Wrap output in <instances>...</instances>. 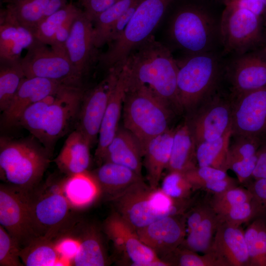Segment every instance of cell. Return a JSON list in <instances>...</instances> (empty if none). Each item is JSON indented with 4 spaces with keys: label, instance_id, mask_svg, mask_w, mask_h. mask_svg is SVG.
Returning a JSON list of instances; mask_svg holds the SVG:
<instances>
[{
    "label": "cell",
    "instance_id": "44dd1931",
    "mask_svg": "<svg viewBox=\"0 0 266 266\" xmlns=\"http://www.w3.org/2000/svg\"><path fill=\"white\" fill-rule=\"evenodd\" d=\"M36 40L33 33L24 26L6 6L0 14V60L19 61L24 49Z\"/></svg>",
    "mask_w": 266,
    "mask_h": 266
},
{
    "label": "cell",
    "instance_id": "7dc6e473",
    "mask_svg": "<svg viewBox=\"0 0 266 266\" xmlns=\"http://www.w3.org/2000/svg\"><path fill=\"white\" fill-rule=\"evenodd\" d=\"M257 158V153L250 158L232 162L230 164L229 169H231L236 174L239 182H244L252 176Z\"/></svg>",
    "mask_w": 266,
    "mask_h": 266
},
{
    "label": "cell",
    "instance_id": "e575fe53",
    "mask_svg": "<svg viewBox=\"0 0 266 266\" xmlns=\"http://www.w3.org/2000/svg\"><path fill=\"white\" fill-rule=\"evenodd\" d=\"M20 61L0 60V109L2 112L9 106L25 77Z\"/></svg>",
    "mask_w": 266,
    "mask_h": 266
},
{
    "label": "cell",
    "instance_id": "d4e9b609",
    "mask_svg": "<svg viewBox=\"0 0 266 266\" xmlns=\"http://www.w3.org/2000/svg\"><path fill=\"white\" fill-rule=\"evenodd\" d=\"M174 130L168 129L154 137L147 143L144 152V165L148 185L158 188L162 173L168 165Z\"/></svg>",
    "mask_w": 266,
    "mask_h": 266
},
{
    "label": "cell",
    "instance_id": "836d02e7",
    "mask_svg": "<svg viewBox=\"0 0 266 266\" xmlns=\"http://www.w3.org/2000/svg\"><path fill=\"white\" fill-rule=\"evenodd\" d=\"M140 0H119L98 15L93 21V36L99 49L108 43L111 31L121 16L133 3Z\"/></svg>",
    "mask_w": 266,
    "mask_h": 266
},
{
    "label": "cell",
    "instance_id": "cb8c5ba5",
    "mask_svg": "<svg viewBox=\"0 0 266 266\" xmlns=\"http://www.w3.org/2000/svg\"><path fill=\"white\" fill-rule=\"evenodd\" d=\"M143 153L134 136L125 128H119L106 148L102 161L127 166L141 176Z\"/></svg>",
    "mask_w": 266,
    "mask_h": 266
},
{
    "label": "cell",
    "instance_id": "60d3db41",
    "mask_svg": "<svg viewBox=\"0 0 266 266\" xmlns=\"http://www.w3.org/2000/svg\"><path fill=\"white\" fill-rule=\"evenodd\" d=\"M253 196L248 189L234 187L214 194L209 204L217 214L224 213L231 207L252 200Z\"/></svg>",
    "mask_w": 266,
    "mask_h": 266
},
{
    "label": "cell",
    "instance_id": "6da1fadb",
    "mask_svg": "<svg viewBox=\"0 0 266 266\" xmlns=\"http://www.w3.org/2000/svg\"><path fill=\"white\" fill-rule=\"evenodd\" d=\"M121 66L127 87L146 86L170 108H182L177 94V61L153 34L134 48Z\"/></svg>",
    "mask_w": 266,
    "mask_h": 266
},
{
    "label": "cell",
    "instance_id": "7c38bea8",
    "mask_svg": "<svg viewBox=\"0 0 266 266\" xmlns=\"http://www.w3.org/2000/svg\"><path fill=\"white\" fill-rule=\"evenodd\" d=\"M120 69L121 66H118L109 69L101 82L84 93L77 129L86 137L91 145L98 138L102 120Z\"/></svg>",
    "mask_w": 266,
    "mask_h": 266
},
{
    "label": "cell",
    "instance_id": "4dcf8cb0",
    "mask_svg": "<svg viewBox=\"0 0 266 266\" xmlns=\"http://www.w3.org/2000/svg\"><path fill=\"white\" fill-rule=\"evenodd\" d=\"M63 189L70 204L78 207L89 205L100 193L95 178L87 171L69 175L63 182Z\"/></svg>",
    "mask_w": 266,
    "mask_h": 266
},
{
    "label": "cell",
    "instance_id": "816d5d0a",
    "mask_svg": "<svg viewBox=\"0 0 266 266\" xmlns=\"http://www.w3.org/2000/svg\"><path fill=\"white\" fill-rule=\"evenodd\" d=\"M142 0H138L133 3L118 19L111 31L108 44L117 39L122 34L138 5Z\"/></svg>",
    "mask_w": 266,
    "mask_h": 266
},
{
    "label": "cell",
    "instance_id": "3957f363",
    "mask_svg": "<svg viewBox=\"0 0 266 266\" xmlns=\"http://www.w3.org/2000/svg\"><path fill=\"white\" fill-rule=\"evenodd\" d=\"M48 163L45 149L35 143L0 138V177L9 185L28 191L40 180Z\"/></svg>",
    "mask_w": 266,
    "mask_h": 266
},
{
    "label": "cell",
    "instance_id": "f35d334b",
    "mask_svg": "<svg viewBox=\"0 0 266 266\" xmlns=\"http://www.w3.org/2000/svg\"><path fill=\"white\" fill-rule=\"evenodd\" d=\"M81 9L72 3L43 19L37 25L33 34L35 39L50 46L59 28L70 18L78 14Z\"/></svg>",
    "mask_w": 266,
    "mask_h": 266
},
{
    "label": "cell",
    "instance_id": "db71d44e",
    "mask_svg": "<svg viewBox=\"0 0 266 266\" xmlns=\"http://www.w3.org/2000/svg\"><path fill=\"white\" fill-rule=\"evenodd\" d=\"M77 15L69 19L59 28L50 46L51 47L66 52L65 44L69 35L74 19Z\"/></svg>",
    "mask_w": 266,
    "mask_h": 266
},
{
    "label": "cell",
    "instance_id": "52a82bcc",
    "mask_svg": "<svg viewBox=\"0 0 266 266\" xmlns=\"http://www.w3.org/2000/svg\"><path fill=\"white\" fill-rule=\"evenodd\" d=\"M177 94L182 108L198 103L212 89L218 78L220 61L213 51L189 55L180 61Z\"/></svg>",
    "mask_w": 266,
    "mask_h": 266
},
{
    "label": "cell",
    "instance_id": "9f6ffc18",
    "mask_svg": "<svg viewBox=\"0 0 266 266\" xmlns=\"http://www.w3.org/2000/svg\"><path fill=\"white\" fill-rule=\"evenodd\" d=\"M67 3V0H50L44 11L43 19L61 9Z\"/></svg>",
    "mask_w": 266,
    "mask_h": 266
},
{
    "label": "cell",
    "instance_id": "7bdbcfd3",
    "mask_svg": "<svg viewBox=\"0 0 266 266\" xmlns=\"http://www.w3.org/2000/svg\"><path fill=\"white\" fill-rule=\"evenodd\" d=\"M21 247L7 232L0 226V266H22Z\"/></svg>",
    "mask_w": 266,
    "mask_h": 266
},
{
    "label": "cell",
    "instance_id": "b9f144b4",
    "mask_svg": "<svg viewBox=\"0 0 266 266\" xmlns=\"http://www.w3.org/2000/svg\"><path fill=\"white\" fill-rule=\"evenodd\" d=\"M161 189L171 198L186 200L193 189L184 173L178 171H169L164 178Z\"/></svg>",
    "mask_w": 266,
    "mask_h": 266
},
{
    "label": "cell",
    "instance_id": "8992f818",
    "mask_svg": "<svg viewBox=\"0 0 266 266\" xmlns=\"http://www.w3.org/2000/svg\"><path fill=\"white\" fill-rule=\"evenodd\" d=\"M168 33L175 46L188 55L212 52L220 40V21L202 8L187 5L173 15Z\"/></svg>",
    "mask_w": 266,
    "mask_h": 266
},
{
    "label": "cell",
    "instance_id": "7402d4cb",
    "mask_svg": "<svg viewBox=\"0 0 266 266\" xmlns=\"http://www.w3.org/2000/svg\"><path fill=\"white\" fill-rule=\"evenodd\" d=\"M211 251L228 266H250L244 231L241 226L222 222L215 234Z\"/></svg>",
    "mask_w": 266,
    "mask_h": 266
},
{
    "label": "cell",
    "instance_id": "d6a6232c",
    "mask_svg": "<svg viewBox=\"0 0 266 266\" xmlns=\"http://www.w3.org/2000/svg\"><path fill=\"white\" fill-rule=\"evenodd\" d=\"M221 223L219 216L212 208L199 225L188 233L180 246L196 252H211L215 234Z\"/></svg>",
    "mask_w": 266,
    "mask_h": 266
},
{
    "label": "cell",
    "instance_id": "e0dca14e",
    "mask_svg": "<svg viewBox=\"0 0 266 266\" xmlns=\"http://www.w3.org/2000/svg\"><path fill=\"white\" fill-rule=\"evenodd\" d=\"M228 70L238 96L266 86V45L235 55Z\"/></svg>",
    "mask_w": 266,
    "mask_h": 266
},
{
    "label": "cell",
    "instance_id": "ffe728a7",
    "mask_svg": "<svg viewBox=\"0 0 266 266\" xmlns=\"http://www.w3.org/2000/svg\"><path fill=\"white\" fill-rule=\"evenodd\" d=\"M197 115L190 127L196 145L215 140L232 129V110L228 103L215 100Z\"/></svg>",
    "mask_w": 266,
    "mask_h": 266
},
{
    "label": "cell",
    "instance_id": "2e32d148",
    "mask_svg": "<svg viewBox=\"0 0 266 266\" xmlns=\"http://www.w3.org/2000/svg\"><path fill=\"white\" fill-rule=\"evenodd\" d=\"M152 189L141 180L111 199L116 211L135 230L165 217L152 206L150 200Z\"/></svg>",
    "mask_w": 266,
    "mask_h": 266
},
{
    "label": "cell",
    "instance_id": "277c9868",
    "mask_svg": "<svg viewBox=\"0 0 266 266\" xmlns=\"http://www.w3.org/2000/svg\"><path fill=\"white\" fill-rule=\"evenodd\" d=\"M220 41L225 53L235 55L265 45L266 21L235 0H227L220 19Z\"/></svg>",
    "mask_w": 266,
    "mask_h": 266
},
{
    "label": "cell",
    "instance_id": "4316f807",
    "mask_svg": "<svg viewBox=\"0 0 266 266\" xmlns=\"http://www.w3.org/2000/svg\"><path fill=\"white\" fill-rule=\"evenodd\" d=\"M100 188L111 200L133 184L143 180L131 168L112 162H104L93 174Z\"/></svg>",
    "mask_w": 266,
    "mask_h": 266
},
{
    "label": "cell",
    "instance_id": "484cf974",
    "mask_svg": "<svg viewBox=\"0 0 266 266\" xmlns=\"http://www.w3.org/2000/svg\"><path fill=\"white\" fill-rule=\"evenodd\" d=\"M91 144L78 129L67 137L55 161L59 168L69 175L87 171L90 163Z\"/></svg>",
    "mask_w": 266,
    "mask_h": 266
},
{
    "label": "cell",
    "instance_id": "5bb4252c",
    "mask_svg": "<svg viewBox=\"0 0 266 266\" xmlns=\"http://www.w3.org/2000/svg\"><path fill=\"white\" fill-rule=\"evenodd\" d=\"M65 51L83 80L99 62L100 53L94 43L93 22L84 10H80L74 19Z\"/></svg>",
    "mask_w": 266,
    "mask_h": 266
},
{
    "label": "cell",
    "instance_id": "ac0fdd59",
    "mask_svg": "<svg viewBox=\"0 0 266 266\" xmlns=\"http://www.w3.org/2000/svg\"><path fill=\"white\" fill-rule=\"evenodd\" d=\"M185 216L171 215L136 230L140 240L161 259L180 246L185 238Z\"/></svg>",
    "mask_w": 266,
    "mask_h": 266
},
{
    "label": "cell",
    "instance_id": "7a4b0ae2",
    "mask_svg": "<svg viewBox=\"0 0 266 266\" xmlns=\"http://www.w3.org/2000/svg\"><path fill=\"white\" fill-rule=\"evenodd\" d=\"M170 109L148 87H127L123 106L124 128L137 139L143 155L149 141L169 129Z\"/></svg>",
    "mask_w": 266,
    "mask_h": 266
},
{
    "label": "cell",
    "instance_id": "f6af8a7d",
    "mask_svg": "<svg viewBox=\"0 0 266 266\" xmlns=\"http://www.w3.org/2000/svg\"><path fill=\"white\" fill-rule=\"evenodd\" d=\"M230 146L228 167L232 162L250 158L257 153L260 146L257 137L239 136Z\"/></svg>",
    "mask_w": 266,
    "mask_h": 266
},
{
    "label": "cell",
    "instance_id": "f907efd6",
    "mask_svg": "<svg viewBox=\"0 0 266 266\" xmlns=\"http://www.w3.org/2000/svg\"><path fill=\"white\" fill-rule=\"evenodd\" d=\"M209 204L199 205L190 210L185 216L188 233L197 227L211 210Z\"/></svg>",
    "mask_w": 266,
    "mask_h": 266
},
{
    "label": "cell",
    "instance_id": "9a60e30c",
    "mask_svg": "<svg viewBox=\"0 0 266 266\" xmlns=\"http://www.w3.org/2000/svg\"><path fill=\"white\" fill-rule=\"evenodd\" d=\"M232 129L243 136L258 137L266 131V86L238 95Z\"/></svg>",
    "mask_w": 266,
    "mask_h": 266
},
{
    "label": "cell",
    "instance_id": "d6986e66",
    "mask_svg": "<svg viewBox=\"0 0 266 266\" xmlns=\"http://www.w3.org/2000/svg\"><path fill=\"white\" fill-rule=\"evenodd\" d=\"M64 85H66L46 78L25 77L9 106L2 112L4 125L7 127L18 125L29 106L56 93Z\"/></svg>",
    "mask_w": 266,
    "mask_h": 266
},
{
    "label": "cell",
    "instance_id": "8fae6325",
    "mask_svg": "<svg viewBox=\"0 0 266 266\" xmlns=\"http://www.w3.org/2000/svg\"><path fill=\"white\" fill-rule=\"evenodd\" d=\"M85 92L83 87L64 85L56 93L44 116L41 142L46 147L62 134L78 113Z\"/></svg>",
    "mask_w": 266,
    "mask_h": 266
},
{
    "label": "cell",
    "instance_id": "6f0895ef",
    "mask_svg": "<svg viewBox=\"0 0 266 266\" xmlns=\"http://www.w3.org/2000/svg\"><path fill=\"white\" fill-rule=\"evenodd\" d=\"M264 7V15L266 21V0H262Z\"/></svg>",
    "mask_w": 266,
    "mask_h": 266
},
{
    "label": "cell",
    "instance_id": "4fadbf2b",
    "mask_svg": "<svg viewBox=\"0 0 266 266\" xmlns=\"http://www.w3.org/2000/svg\"><path fill=\"white\" fill-rule=\"evenodd\" d=\"M104 232L116 251L131 262L132 266H148L162 260L139 238L136 230L116 211L105 220Z\"/></svg>",
    "mask_w": 266,
    "mask_h": 266
},
{
    "label": "cell",
    "instance_id": "ab89813d",
    "mask_svg": "<svg viewBox=\"0 0 266 266\" xmlns=\"http://www.w3.org/2000/svg\"><path fill=\"white\" fill-rule=\"evenodd\" d=\"M56 93L29 106L23 113L18 123L40 141L42 138L45 113L49 104L54 100Z\"/></svg>",
    "mask_w": 266,
    "mask_h": 266
},
{
    "label": "cell",
    "instance_id": "d590c367",
    "mask_svg": "<svg viewBox=\"0 0 266 266\" xmlns=\"http://www.w3.org/2000/svg\"><path fill=\"white\" fill-rule=\"evenodd\" d=\"M17 19L33 33L43 18L50 0H5Z\"/></svg>",
    "mask_w": 266,
    "mask_h": 266
},
{
    "label": "cell",
    "instance_id": "f1b7e54d",
    "mask_svg": "<svg viewBox=\"0 0 266 266\" xmlns=\"http://www.w3.org/2000/svg\"><path fill=\"white\" fill-rule=\"evenodd\" d=\"M79 249L71 264L76 266H104L108 260L100 233L96 227L87 226L77 238Z\"/></svg>",
    "mask_w": 266,
    "mask_h": 266
},
{
    "label": "cell",
    "instance_id": "680465c9",
    "mask_svg": "<svg viewBox=\"0 0 266 266\" xmlns=\"http://www.w3.org/2000/svg\"><path fill=\"white\" fill-rule=\"evenodd\" d=\"M79 0L81 2L82 5H83L86 0Z\"/></svg>",
    "mask_w": 266,
    "mask_h": 266
},
{
    "label": "cell",
    "instance_id": "681fc988",
    "mask_svg": "<svg viewBox=\"0 0 266 266\" xmlns=\"http://www.w3.org/2000/svg\"><path fill=\"white\" fill-rule=\"evenodd\" d=\"M56 246L62 259L66 262L71 261L78 252L79 242L77 239L65 237L59 240Z\"/></svg>",
    "mask_w": 266,
    "mask_h": 266
},
{
    "label": "cell",
    "instance_id": "f546056e",
    "mask_svg": "<svg viewBox=\"0 0 266 266\" xmlns=\"http://www.w3.org/2000/svg\"><path fill=\"white\" fill-rule=\"evenodd\" d=\"M19 257L26 266H64L66 264L58 252L52 238L45 236L35 237L21 248Z\"/></svg>",
    "mask_w": 266,
    "mask_h": 266
},
{
    "label": "cell",
    "instance_id": "f5cc1de1",
    "mask_svg": "<svg viewBox=\"0 0 266 266\" xmlns=\"http://www.w3.org/2000/svg\"><path fill=\"white\" fill-rule=\"evenodd\" d=\"M119 0H86L83 5L84 11L93 21L100 13L104 11Z\"/></svg>",
    "mask_w": 266,
    "mask_h": 266
},
{
    "label": "cell",
    "instance_id": "74e56055",
    "mask_svg": "<svg viewBox=\"0 0 266 266\" xmlns=\"http://www.w3.org/2000/svg\"><path fill=\"white\" fill-rule=\"evenodd\" d=\"M161 259L169 266H228L226 262L212 251L201 256L181 246Z\"/></svg>",
    "mask_w": 266,
    "mask_h": 266
},
{
    "label": "cell",
    "instance_id": "83f0119b",
    "mask_svg": "<svg viewBox=\"0 0 266 266\" xmlns=\"http://www.w3.org/2000/svg\"><path fill=\"white\" fill-rule=\"evenodd\" d=\"M196 145L190 127L187 124L174 130L171 155L166 169L182 173L197 166Z\"/></svg>",
    "mask_w": 266,
    "mask_h": 266
},
{
    "label": "cell",
    "instance_id": "c3c4849f",
    "mask_svg": "<svg viewBox=\"0 0 266 266\" xmlns=\"http://www.w3.org/2000/svg\"><path fill=\"white\" fill-rule=\"evenodd\" d=\"M259 213L266 211V178L255 179L248 187Z\"/></svg>",
    "mask_w": 266,
    "mask_h": 266
},
{
    "label": "cell",
    "instance_id": "ba28073f",
    "mask_svg": "<svg viewBox=\"0 0 266 266\" xmlns=\"http://www.w3.org/2000/svg\"><path fill=\"white\" fill-rule=\"evenodd\" d=\"M20 62L25 77H40L63 84L83 87V80L65 51L36 39Z\"/></svg>",
    "mask_w": 266,
    "mask_h": 266
},
{
    "label": "cell",
    "instance_id": "bcb514c9",
    "mask_svg": "<svg viewBox=\"0 0 266 266\" xmlns=\"http://www.w3.org/2000/svg\"><path fill=\"white\" fill-rule=\"evenodd\" d=\"M184 174L193 189H200L206 183L224 179L229 176L225 171L207 166L196 167Z\"/></svg>",
    "mask_w": 266,
    "mask_h": 266
},
{
    "label": "cell",
    "instance_id": "5b68a950",
    "mask_svg": "<svg viewBox=\"0 0 266 266\" xmlns=\"http://www.w3.org/2000/svg\"><path fill=\"white\" fill-rule=\"evenodd\" d=\"M174 0H142L122 34L100 53L99 64L108 69L121 66L131 51L152 33Z\"/></svg>",
    "mask_w": 266,
    "mask_h": 266
},
{
    "label": "cell",
    "instance_id": "11a10c76",
    "mask_svg": "<svg viewBox=\"0 0 266 266\" xmlns=\"http://www.w3.org/2000/svg\"><path fill=\"white\" fill-rule=\"evenodd\" d=\"M257 161L252 174L256 179L266 178V146L257 152Z\"/></svg>",
    "mask_w": 266,
    "mask_h": 266
},
{
    "label": "cell",
    "instance_id": "603a6c76",
    "mask_svg": "<svg viewBox=\"0 0 266 266\" xmlns=\"http://www.w3.org/2000/svg\"><path fill=\"white\" fill-rule=\"evenodd\" d=\"M127 90L125 71L121 67L116 84L111 92L100 127L98 143L95 156L101 162L107 147L119 128V122L123 110V102Z\"/></svg>",
    "mask_w": 266,
    "mask_h": 266
},
{
    "label": "cell",
    "instance_id": "9c48e42d",
    "mask_svg": "<svg viewBox=\"0 0 266 266\" xmlns=\"http://www.w3.org/2000/svg\"><path fill=\"white\" fill-rule=\"evenodd\" d=\"M0 224L20 247L37 237L27 191L10 185H0Z\"/></svg>",
    "mask_w": 266,
    "mask_h": 266
},
{
    "label": "cell",
    "instance_id": "1f68e13d",
    "mask_svg": "<svg viewBox=\"0 0 266 266\" xmlns=\"http://www.w3.org/2000/svg\"><path fill=\"white\" fill-rule=\"evenodd\" d=\"M230 130L220 137L204 141L196 145V159L198 166H211L227 172L229 169Z\"/></svg>",
    "mask_w": 266,
    "mask_h": 266
},
{
    "label": "cell",
    "instance_id": "8d00e7d4",
    "mask_svg": "<svg viewBox=\"0 0 266 266\" xmlns=\"http://www.w3.org/2000/svg\"><path fill=\"white\" fill-rule=\"evenodd\" d=\"M250 266H266V222L254 220L244 232Z\"/></svg>",
    "mask_w": 266,
    "mask_h": 266
},
{
    "label": "cell",
    "instance_id": "91938a15",
    "mask_svg": "<svg viewBox=\"0 0 266 266\" xmlns=\"http://www.w3.org/2000/svg\"></svg>",
    "mask_w": 266,
    "mask_h": 266
},
{
    "label": "cell",
    "instance_id": "ee69618b",
    "mask_svg": "<svg viewBox=\"0 0 266 266\" xmlns=\"http://www.w3.org/2000/svg\"><path fill=\"white\" fill-rule=\"evenodd\" d=\"M258 212L253 201H247L235 205L223 214L218 215L222 222L239 227L250 220Z\"/></svg>",
    "mask_w": 266,
    "mask_h": 266
},
{
    "label": "cell",
    "instance_id": "30bf717a",
    "mask_svg": "<svg viewBox=\"0 0 266 266\" xmlns=\"http://www.w3.org/2000/svg\"><path fill=\"white\" fill-rule=\"evenodd\" d=\"M31 198L32 216L37 236L53 238L69 216L70 203L62 185H56L37 197Z\"/></svg>",
    "mask_w": 266,
    "mask_h": 266
}]
</instances>
